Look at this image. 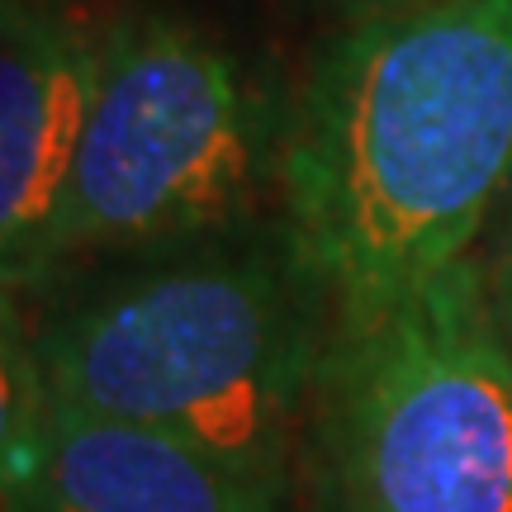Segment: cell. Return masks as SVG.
<instances>
[{"label":"cell","instance_id":"6da1fadb","mask_svg":"<svg viewBox=\"0 0 512 512\" xmlns=\"http://www.w3.org/2000/svg\"><path fill=\"white\" fill-rule=\"evenodd\" d=\"M508 185L512 0H384L290 100L275 214L347 323L465 261Z\"/></svg>","mask_w":512,"mask_h":512},{"label":"cell","instance_id":"7a4b0ae2","mask_svg":"<svg viewBox=\"0 0 512 512\" xmlns=\"http://www.w3.org/2000/svg\"><path fill=\"white\" fill-rule=\"evenodd\" d=\"M328 337L332 304L280 214L57 280L34 323L57 408L176 437L290 494Z\"/></svg>","mask_w":512,"mask_h":512},{"label":"cell","instance_id":"3957f363","mask_svg":"<svg viewBox=\"0 0 512 512\" xmlns=\"http://www.w3.org/2000/svg\"><path fill=\"white\" fill-rule=\"evenodd\" d=\"M285 124L290 105L209 29L157 10L110 24L38 290L266 219Z\"/></svg>","mask_w":512,"mask_h":512},{"label":"cell","instance_id":"277c9868","mask_svg":"<svg viewBox=\"0 0 512 512\" xmlns=\"http://www.w3.org/2000/svg\"><path fill=\"white\" fill-rule=\"evenodd\" d=\"M304 479L318 512H512V342L470 261L332 323Z\"/></svg>","mask_w":512,"mask_h":512},{"label":"cell","instance_id":"5b68a950","mask_svg":"<svg viewBox=\"0 0 512 512\" xmlns=\"http://www.w3.org/2000/svg\"><path fill=\"white\" fill-rule=\"evenodd\" d=\"M100 34L53 0H0V290L34 294L95 91Z\"/></svg>","mask_w":512,"mask_h":512},{"label":"cell","instance_id":"8992f818","mask_svg":"<svg viewBox=\"0 0 512 512\" xmlns=\"http://www.w3.org/2000/svg\"><path fill=\"white\" fill-rule=\"evenodd\" d=\"M29 503L34 512H290V489L176 437L53 403Z\"/></svg>","mask_w":512,"mask_h":512},{"label":"cell","instance_id":"52a82bcc","mask_svg":"<svg viewBox=\"0 0 512 512\" xmlns=\"http://www.w3.org/2000/svg\"><path fill=\"white\" fill-rule=\"evenodd\" d=\"M53 399L38 366L34 323L19 313V294L0 290V503L29 498L43 446H48Z\"/></svg>","mask_w":512,"mask_h":512},{"label":"cell","instance_id":"ba28073f","mask_svg":"<svg viewBox=\"0 0 512 512\" xmlns=\"http://www.w3.org/2000/svg\"><path fill=\"white\" fill-rule=\"evenodd\" d=\"M508 280H512V233H508Z\"/></svg>","mask_w":512,"mask_h":512},{"label":"cell","instance_id":"9c48e42d","mask_svg":"<svg viewBox=\"0 0 512 512\" xmlns=\"http://www.w3.org/2000/svg\"><path fill=\"white\" fill-rule=\"evenodd\" d=\"M0 512H10V503H0Z\"/></svg>","mask_w":512,"mask_h":512}]
</instances>
